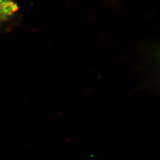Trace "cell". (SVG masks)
I'll return each mask as SVG.
<instances>
[{"label":"cell","mask_w":160,"mask_h":160,"mask_svg":"<svg viewBox=\"0 0 160 160\" xmlns=\"http://www.w3.org/2000/svg\"><path fill=\"white\" fill-rule=\"evenodd\" d=\"M18 10V6L13 0H0V23L8 20Z\"/></svg>","instance_id":"obj_1"},{"label":"cell","mask_w":160,"mask_h":160,"mask_svg":"<svg viewBox=\"0 0 160 160\" xmlns=\"http://www.w3.org/2000/svg\"><path fill=\"white\" fill-rule=\"evenodd\" d=\"M155 56L156 59H157V61H158L160 63V46H158V47L156 49V50H155Z\"/></svg>","instance_id":"obj_2"}]
</instances>
